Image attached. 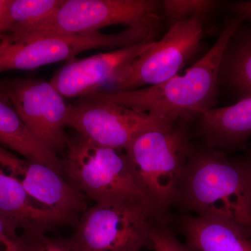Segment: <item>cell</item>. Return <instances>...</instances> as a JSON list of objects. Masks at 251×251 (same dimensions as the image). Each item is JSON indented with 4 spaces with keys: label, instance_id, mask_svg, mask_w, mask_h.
Returning <instances> with one entry per match:
<instances>
[{
    "label": "cell",
    "instance_id": "6da1fadb",
    "mask_svg": "<svg viewBox=\"0 0 251 251\" xmlns=\"http://www.w3.org/2000/svg\"><path fill=\"white\" fill-rule=\"evenodd\" d=\"M244 21L237 15L227 18L212 47L184 75L178 74L158 85L134 90H99L82 98L113 102L167 121L196 120L202 112L216 108L221 57L231 36Z\"/></svg>",
    "mask_w": 251,
    "mask_h": 251
},
{
    "label": "cell",
    "instance_id": "7a4b0ae2",
    "mask_svg": "<svg viewBox=\"0 0 251 251\" xmlns=\"http://www.w3.org/2000/svg\"><path fill=\"white\" fill-rule=\"evenodd\" d=\"M175 204L233 225L251 238V181L224 151L193 143Z\"/></svg>",
    "mask_w": 251,
    "mask_h": 251
},
{
    "label": "cell",
    "instance_id": "3957f363",
    "mask_svg": "<svg viewBox=\"0 0 251 251\" xmlns=\"http://www.w3.org/2000/svg\"><path fill=\"white\" fill-rule=\"evenodd\" d=\"M190 120L138 135L124 150L137 186L157 215L166 221L193 145Z\"/></svg>",
    "mask_w": 251,
    "mask_h": 251
},
{
    "label": "cell",
    "instance_id": "277c9868",
    "mask_svg": "<svg viewBox=\"0 0 251 251\" xmlns=\"http://www.w3.org/2000/svg\"><path fill=\"white\" fill-rule=\"evenodd\" d=\"M161 20H151L129 26L117 34L100 31L72 34L46 35L31 39L0 38V73L6 71L33 70L72 59L90 50L122 49L154 39Z\"/></svg>",
    "mask_w": 251,
    "mask_h": 251
},
{
    "label": "cell",
    "instance_id": "5b68a950",
    "mask_svg": "<svg viewBox=\"0 0 251 251\" xmlns=\"http://www.w3.org/2000/svg\"><path fill=\"white\" fill-rule=\"evenodd\" d=\"M63 161V174L69 182L96 204L140 201L150 206L135 183L124 150L100 146L77 135L70 139Z\"/></svg>",
    "mask_w": 251,
    "mask_h": 251
},
{
    "label": "cell",
    "instance_id": "8992f818",
    "mask_svg": "<svg viewBox=\"0 0 251 251\" xmlns=\"http://www.w3.org/2000/svg\"><path fill=\"white\" fill-rule=\"evenodd\" d=\"M158 222L164 221L145 202L99 203L82 213L72 238L85 251H142Z\"/></svg>",
    "mask_w": 251,
    "mask_h": 251
},
{
    "label": "cell",
    "instance_id": "52a82bcc",
    "mask_svg": "<svg viewBox=\"0 0 251 251\" xmlns=\"http://www.w3.org/2000/svg\"><path fill=\"white\" fill-rule=\"evenodd\" d=\"M161 2L154 0H64L49 17L16 34L14 39L72 35L99 31L115 25L129 26L161 19Z\"/></svg>",
    "mask_w": 251,
    "mask_h": 251
},
{
    "label": "cell",
    "instance_id": "ba28073f",
    "mask_svg": "<svg viewBox=\"0 0 251 251\" xmlns=\"http://www.w3.org/2000/svg\"><path fill=\"white\" fill-rule=\"evenodd\" d=\"M202 18L172 24L166 34L146 52L117 73L110 92H125L158 85L179 74L201 49L204 36Z\"/></svg>",
    "mask_w": 251,
    "mask_h": 251
},
{
    "label": "cell",
    "instance_id": "9c48e42d",
    "mask_svg": "<svg viewBox=\"0 0 251 251\" xmlns=\"http://www.w3.org/2000/svg\"><path fill=\"white\" fill-rule=\"evenodd\" d=\"M0 97L11 104L43 146L57 154L67 150L71 139L65 132L68 103L50 82L21 77L0 80Z\"/></svg>",
    "mask_w": 251,
    "mask_h": 251
},
{
    "label": "cell",
    "instance_id": "30bf717a",
    "mask_svg": "<svg viewBox=\"0 0 251 251\" xmlns=\"http://www.w3.org/2000/svg\"><path fill=\"white\" fill-rule=\"evenodd\" d=\"M175 122L167 121L120 104L80 98L68 103L66 126L82 138L100 146L125 150L138 135Z\"/></svg>",
    "mask_w": 251,
    "mask_h": 251
},
{
    "label": "cell",
    "instance_id": "8fae6325",
    "mask_svg": "<svg viewBox=\"0 0 251 251\" xmlns=\"http://www.w3.org/2000/svg\"><path fill=\"white\" fill-rule=\"evenodd\" d=\"M148 39L135 45L74 61L64 66L49 81L64 99H79L98 92L117 73L154 46Z\"/></svg>",
    "mask_w": 251,
    "mask_h": 251
},
{
    "label": "cell",
    "instance_id": "7c38bea8",
    "mask_svg": "<svg viewBox=\"0 0 251 251\" xmlns=\"http://www.w3.org/2000/svg\"><path fill=\"white\" fill-rule=\"evenodd\" d=\"M4 168L44 209L75 219L89 208L85 196L50 167L22 159L12 153L5 161Z\"/></svg>",
    "mask_w": 251,
    "mask_h": 251
},
{
    "label": "cell",
    "instance_id": "4fadbf2b",
    "mask_svg": "<svg viewBox=\"0 0 251 251\" xmlns=\"http://www.w3.org/2000/svg\"><path fill=\"white\" fill-rule=\"evenodd\" d=\"M0 216L23 234H46L75 219L39 206L15 176L0 166Z\"/></svg>",
    "mask_w": 251,
    "mask_h": 251
},
{
    "label": "cell",
    "instance_id": "5bb4252c",
    "mask_svg": "<svg viewBox=\"0 0 251 251\" xmlns=\"http://www.w3.org/2000/svg\"><path fill=\"white\" fill-rule=\"evenodd\" d=\"M196 120V133L204 146L223 151L245 149L251 140V97L208 109Z\"/></svg>",
    "mask_w": 251,
    "mask_h": 251
},
{
    "label": "cell",
    "instance_id": "9a60e30c",
    "mask_svg": "<svg viewBox=\"0 0 251 251\" xmlns=\"http://www.w3.org/2000/svg\"><path fill=\"white\" fill-rule=\"evenodd\" d=\"M218 84L237 103L251 97V21H244L227 42L220 63Z\"/></svg>",
    "mask_w": 251,
    "mask_h": 251
},
{
    "label": "cell",
    "instance_id": "2e32d148",
    "mask_svg": "<svg viewBox=\"0 0 251 251\" xmlns=\"http://www.w3.org/2000/svg\"><path fill=\"white\" fill-rule=\"evenodd\" d=\"M179 228L193 251H251V238L221 220L186 213Z\"/></svg>",
    "mask_w": 251,
    "mask_h": 251
},
{
    "label": "cell",
    "instance_id": "e0dca14e",
    "mask_svg": "<svg viewBox=\"0 0 251 251\" xmlns=\"http://www.w3.org/2000/svg\"><path fill=\"white\" fill-rule=\"evenodd\" d=\"M0 146L63 175L64 161L34 138L14 109L0 97Z\"/></svg>",
    "mask_w": 251,
    "mask_h": 251
},
{
    "label": "cell",
    "instance_id": "ac0fdd59",
    "mask_svg": "<svg viewBox=\"0 0 251 251\" xmlns=\"http://www.w3.org/2000/svg\"><path fill=\"white\" fill-rule=\"evenodd\" d=\"M64 0H11L8 11L9 30L16 34L49 17Z\"/></svg>",
    "mask_w": 251,
    "mask_h": 251
},
{
    "label": "cell",
    "instance_id": "d6986e66",
    "mask_svg": "<svg viewBox=\"0 0 251 251\" xmlns=\"http://www.w3.org/2000/svg\"><path fill=\"white\" fill-rule=\"evenodd\" d=\"M217 1L212 0H163L161 6L163 12L172 24L198 17L203 19L218 6Z\"/></svg>",
    "mask_w": 251,
    "mask_h": 251
},
{
    "label": "cell",
    "instance_id": "ffe728a7",
    "mask_svg": "<svg viewBox=\"0 0 251 251\" xmlns=\"http://www.w3.org/2000/svg\"><path fill=\"white\" fill-rule=\"evenodd\" d=\"M21 236L29 251H85L73 238L51 237L46 234H21Z\"/></svg>",
    "mask_w": 251,
    "mask_h": 251
},
{
    "label": "cell",
    "instance_id": "44dd1931",
    "mask_svg": "<svg viewBox=\"0 0 251 251\" xmlns=\"http://www.w3.org/2000/svg\"><path fill=\"white\" fill-rule=\"evenodd\" d=\"M150 247L153 251H193L187 244L180 242L161 222L157 223L153 227Z\"/></svg>",
    "mask_w": 251,
    "mask_h": 251
},
{
    "label": "cell",
    "instance_id": "7402d4cb",
    "mask_svg": "<svg viewBox=\"0 0 251 251\" xmlns=\"http://www.w3.org/2000/svg\"><path fill=\"white\" fill-rule=\"evenodd\" d=\"M0 251H29L17 229L0 216Z\"/></svg>",
    "mask_w": 251,
    "mask_h": 251
},
{
    "label": "cell",
    "instance_id": "603a6c76",
    "mask_svg": "<svg viewBox=\"0 0 251 251\" xmlns=\"http://www.w3.org/2000/svg\"><path fill=\"white\" fill-rule=\"evenodd\" d=\"M227 9L232 14L242 16L247 21H251V0L229 3L227 4Z\"/></svg>",
    "mask_w": 251,
    "mask_h": 251
},
{
    "label": "cell",
    "instance_id": "cb8c5ba5",
    "mask_svg": "<svg viewBox=\"0 0 251 251\" xmlns=\"http://www.w3.org/2000/svg\"><path fill=\"white\" fill-rule=\"evenodd\" d=\"M237 164L241 167L249 179L251 181V143L248 144L245 151L241 156L234 158Z\"/></svg>",
    "mask_w": 251,
    "mask_h": 251
},
{
    "label": "cell",
    "instance_id": "d4e9b609",
    "mask_svg": "<svg viewBox=\"0 0 251 251\" xmlns=\"http://www.w3.org/2000/svg\"><path fill=\"white\" fill-rule=\"evenodd\" d=\"M11 0H0V38L7 34L9 30L8 11Z\"/></svg>",
    "mask_w": 251,
    "mask_h": 251
}]
</instances>
